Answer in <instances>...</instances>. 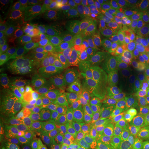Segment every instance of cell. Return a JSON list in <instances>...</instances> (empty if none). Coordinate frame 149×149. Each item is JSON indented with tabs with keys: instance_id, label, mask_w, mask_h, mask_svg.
Here are the masks:
<instances>
[{
	"instance_id": "cell-1",
	"label": "cell",
	"mask_w": 149,
	"mask_h": 149,
	"mask_svg": "<svg viewBox=\"0 0 149 149\" xmlns=\"http://www.w3.org/2000/svg\"><path fill=\"white\" fill-rule=\"evenodd\" d=\"M148 47L142 16L98 19L85 40V76H95Z\"/></svg>"
},
{
	"instance_id": "cell-2",
	"label": "cell",
	"mask_w": 149,
	"mask_h": 149,
	"mask_svg": "<svg viewBox=\"0 0 149 149\" xmlns=\"http://www.w3.org/2000/svg\"><path fill=\"white\" fill-rule=\"evenodd\" d=\"M85 40L73 36H53L41 40L28 59L24 81L30 86L66 83L84 68Z\"/></svg>"
},
{
	"instance_id": "cell-3",
	"label": "cell",
	"mask_w": 149,
	"mask_h": 149,
	"mask_svg": "<svg viewBox=\"0 0 149 149\" xmlns=\"http://www.w3.org/2000/svg\"><path fill=\"white\" fill-rule=\"evenodd\" d=\"M83 114L79 101L65 97L53 108L46 123L33 132L30 146L33 149H50L53 139L79 125Z\"/></svg>"
},
{
	"instance_id": "cell-4",
	"label": "cell",
	"mask_w": 149,
	"mask_h": 149,
	"mask_svg": "<svg viewBox=\"0 0 149 149\" xmlns=\"http://www.w3.org/2000/svg\"><path fill=\"white\" fill-rule=\"evenodd\" d=\"M64 98L61 92L47 86L32 87L28 97L17 109V127L31 132L39 130L47 122L53 108Z\"/></svg>"
},
{
	"instance_id": "cell-5",
	"label": "cell",
	"mask_w": 149,
	"mask_h": 149,
	"mask_svg": "<svg viewBox=\"0 0 149 149\" xmlns=\"http://www.w3.org/2000/svg\"><path fill=\"white\" fill-rule=\"evenodd\" d=\"M58 149H101L112 144V132L95 121L81 122L56 138Z\"/></svg>"
},
{
	"instance_id": "cell-6",
	"label": "cell",
	"mask_w": 149,
	"mask_h": 149,
	"mask_svg": "<svg viewBox=\"0 0 149 149\" xmlns=\"http://www.w3.org/2000/svg\"><path fill=\"white\" fill-rule=\"evenodd\" d=\"M53 36H73L86 40L73 12L65 3L52 9L38 27L37 37L40 41Z\"/></svg>"
},
{
	"instance_id": "cell-7",
	"label": "cell",
	"mask_w": 149,
	"mask_h": 149,
	"mask_svg": "<svg viewBox=\"0 0 149 149\" xmlns=\"http://www.w3.org/2000/svg\"><path fill=\"white\" fill-rule=\"evenodd\" d=\"M149 11V1L133 0H100L98 1V19L105 20L122 19L138 17Z\"/></svg>"
},
{
	"instance_id": "cell-8",
	"label": "cell",
	"mask_w": 149,
	"mask_h": 149,
	"mask_svg": "<svg viewBox=\"0 0 149 149\" xmlns=\"http://www.w3.org/2000/svg\"><path fill=\"white\" fill-rule=\"evenodd\" d=\"M30 87L25 81H1L0 88V109L1 111H17L31 92Z\"/></svg>"
},
{
	"instance_id": "cell-9",
	"label": "cell",
	"mask_w": 149,
	"mask_h": 149,
	"mask_svg": "<svg viewBox=\"0 0 149 149\" xmlns=\"http://www.w3.org/2000/svg\"><path fill=\"white\" fill-rule=\"evenodd\" d=\"M73 12L85 37L98 22V1L96 0H68L64 2Z\"/></svg>"
},
{
	"instance_id": "cell-10",
	"label": "cell",
	"mask_w": 149,
	"mask_h": 149,
	"mask_svg": "<svg viewBox=\"0 0 149 149\" xmlns=\"http://www.w3.org/2000/svg\"><path fill=\"white\" fill-rule=\"evenodd\" d=\"M142 142L139 122L112 132V144L121 149H135Z\"/></svg>"
},
{
	"instance_id": "cell-11",
	"label": "cell",
	"mask_w": 149,
	"mask_h": 149,
	"mask_svg": "<svg viewBox=\"0 0 149 149\" xmlns=\"http://www.w3.org/2000/svg\"><path fill=\"white\" fill-rule=\"evenodd\" d=\"M46 2L41 1H26V0H2L0 6L3 13L8 15L10 19L14 17L27 16L32 12L42 11L45 7Z\"/></svg>"
},
{
	"instance_id": "cell-12",
	"label": "cell",
	"mask_w": 149,
	"mask_h": 149,
	"mask_svg": "<svg viewBox=\"0 0 149 149\" xmlns=\"http://www.w3.org/2000/svg\"><path fill=\"white\" fill-rule=\"evenodd\" d=\"M125 98L132 100L145 117H149V86H121L116 88Z\"/></svg>"
},
{
	"instance_id": "cell-13",
	"label": "cell",
	"mask_w": 149,
	"mask_h": 149,
	"mask_svg": "<svg viewBox=\"0 0 149 149\" xmlns=\"http://www.w3.org/2000/svg\"><path fill=\"white\" fill-rule=\"evenodd\" d=\"M114 107L117 111L122 127L136 124L141 121L142 117H144L139 107L128 98L122 97Z\"/></svg>"
},
{
	"instance_id": "cell-14",
	"label": "cell",
	"mask_w": 149,
	"mask_h": 149,
	"mask_svg": "<svg viewBox=\"0 0 149 149\" xmlns=\"http://www.w3.org/2000/svg\"><path fill=\"white\" fill-rule=\"evenodd\" d=\"M77 101L81 107L83 113L90 118L91 121H96L97 119H99L109 108L102 101L92 96L89 92L81 94L77 98Z\"/></svg>"
},
{
	"instance_id": "cell-15",
	"label": "cell",
	"mask_w": 149,
	"mask_h": 149,
	"mask_svg": "<svg viewBox=\"0 0 149 149\" xmlns=\"http://www.w3.org/2000/svg\"><path fill=\"white\" fill-rule=\"evenodd\" d=\"M88 92L92 96L105 103L108 107L115 106L122 98V95L116 89L107 86L101 82L92 83Z\"/></svg>"
},
{
	"instance_id": "cell-16",
	"label": "cell",
	"mask_w": 149,
	"mask_h": 149,
	"mask_svg": "<svg viewBox=\"0 0 149 149\" xmlns=\"http://www.w3.org/2000/svg\"><path fill=\"white\" fill-rule=\"evenodd\" d=\"M22 131L20 128L16 127L7 133L1 134L0 149H22L24 144Z\"/></svg>"
},
{
	"instance_id": "cell-17",
	"label": "cell",
	"mask_w": 149,
	"mask_h": 149,
	"mask_svg": "<svg viewBox=\"0 0 149 149\" xmlns=\"http://www.w3.org/2000/svg\"><path fill=\"white\" fill-rule=\"evenodd\" d=\"M95 122L102 125L103 127L107 128V129L112 131V132L122 127L120 120H119L117 111H116L114 106L109 107L108 109V111L105 112V114L103 116H101V117L99 119H97Z\"/></svg>"
},
{
	"instance_id": "cell-18",
	"label": "cell",
	"mask_w": 149,
	"mask_h": 149,
	"mask_svg": "<svg viewBox=\"0 0 149 149\" xmlns=\"http://www.w3.org/2000/svg\"><path fill=\"white\" fill-rule=\"evenodd\" d=\"M16 127H17V109L0 111V133H7Z\"/></svg>"
},
{
	"instance_id": "cell-19",
	"label": "cell",
	"mask_w": 149,
	"mask_h": 149,
	"mask_svg": "<svg viewBox=\"0 0 149 149\" xmlns=\"http://www.w3.org/2000/svg\"><path fill=\"white\" fill-rule=\"evenodd\" d=\"M141 132V139L142 141L149 139V117H142L139 122Z\"/></svg>"
},
{
	"instance_id": "cell-20",
	"label": "cell",
	"mask_w": 149,
	"mask_h": 149,
	"mask_svg": "<svg viewBox=\"0 0 149 149\" xmlns=\"http://www.w3.org/2000/svg\"><path fill=\"white\" fill-rule=\"evenodd\" d=\"M135 149H149V139L148 141L141 142Z\"/></svg>"
},
{
	"instance_id": "cell-21",
	"label": "cell",
	"mask_w": 149,
	"mask_h": 149,
	"mask_svg": "<svg viewBox=\"0 0 149 149\" xmlns=\"http://www.w3.org/2000/svg\"><path fill=\"white\" fill-rule=\"evenodd\" d=\"M146 43L149 47V17L146 19Z\"/></svg>"
},
{
	"instance_id": "cell-22",
	"label": "cell",
	"mask_w": 149,
	"mask_h": 149,
	"mask_svg": "<svg viewBox=\"0 0 149 149\" xmlns=\"http://www.w3.org/2000/svg\"><path fill=\"white\" fill-rule=\"evenodd\" d=\"M101 149H121V148H118V147L114 146L113 144H111V145H109V146H106V147L101 148Z\"/></svg>"
}]
</instances>
